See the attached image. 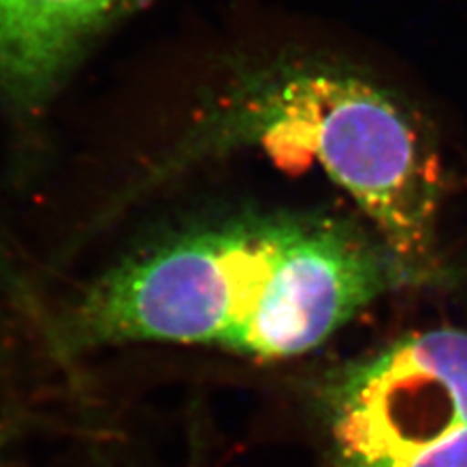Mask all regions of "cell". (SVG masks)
<instances>
[{
  "instance_id": "obj_1",
  "label": "cell",
  "mask_w": 467,
  "mask_h": 467,
  "mask_svg": "<svg viewBox=\"0 0 467 467\" xmlns=\"http://www.w3.org/2000/svg\"><path fill=\"white\" fill-rule=\"evenodd\" d=\"M431 279L333 216L245 213L139 244L53 304L51 358L202 345L261 360L310 353L391 292Z\"/></svg>"
},
{
  "instance_id": "obj_2",
  "label": "cell",
  "mask_w": 467,
  "mask_h": 467,
  "mask_svg": "<svg viewBox=\"0 0 467 467\" xmlns=\"http://www.w3.org/2000/svg\"><path fill=\"white\" fill-rule=\"evenodd\" d=\"M244 149L314 160L393 252L438 279L441 162L415 117L382 86L312 61L238 72L202 99L142 187Z\"/></svg>"
},
{
  "instance_id": "obj_3",
  "label": "cell",
  "mask_w": 467,
  "mask_h": 467,
  "mask_svg": "<svg viewBox=\"0 0 467 467\" xmlns=\"http://www.w3.org/2000/svg\"><path fill=\"white\" fill-rule=\"evenodd\" d=\"M329 467H396L467 429V331L405 335L324 389Z\"/></svg>"
},
{
  "instance_id": "obj_4",
  "label": "cell",
  "mask_w": 467,
  "mask_h": 467,
  "mask_svg": "<svg viewBox=\"0 0 467 467\" xmlns=\"http://www.w3.org/2000/svg\"><path fill=\"white\" fill-rule=\"evenodd\" d=\"M146 0H0V88L39 109L101 29Z\"/></svg>"
},
{
  "instance_id": "obj_5",
  "label": "cell",
  "mask_w": 467,
  "mask_h": 467,
  "mask_svg": "<svg viewBox=\"0 0 467 467\" xmlns=\"http://www.w3.org/2000/svg\"><path fill=\"white\" fill-rule=\"evenodd\" d=\"M29 281L32 279H27L24 273L16 245L12 244L8 232L0 223V290H6L14 300H18L39 321H46L49 306L43 304L41 295H37Z\"/></svg>"
},
{
  "instance_id": "obj_6",
  "label": "cell",
  "mask_w": 467,
  "mask_h": 467,
  "mask_svg": "<svg viewBox=\"0 0 467 467\" xmlns=\"http://www.w3.org/2000/svg\"><path fill=\"white\" fill-rule=\"evenodd\" d=\"M396 467H467V429L419 451Z\"/></svg>"
}]
</instances>
